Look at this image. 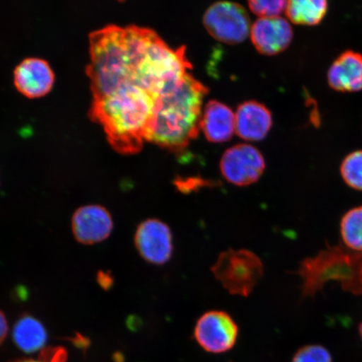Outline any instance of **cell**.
I'll list each match as a JSON object with an SVG mask.
<instances>
[{
    "label": "cell",
    "mask_w": 362,
    "mask_h": 362,
    "mask_svg": "<svg viewBox=\"0 0 362 362\" xmlns=\"http://www.w3.org/2000/svg\"><path fill=\"white\" fill-rule=\"evenodd\" d=\"M67 351L62 347L45 348L38 359L21 360L16 362H66Z\"/></svg>",
    "instance_id": "cell-21"
},
{
    "label": "cell",
    "mask_w": 362,
    "mask_h": 362,
    "mask_svg": "<svg viewBox=\"0 0 362 362\" xmlns=\"http://www.w3.org/2000/svg\"><path fill=\"white\" fill-rule=\"evenodd\" d=\"M76 241L86 245L104 241L112 233V216L105 207L89 205L76 210L71 221Z\"/></svg>",
    "instance_id": "cell-10"
},
{
    "label": "cell",
    "mask_w": 362,
    "mask_h": 362,
    "mask_svg": "<svg viewBox=\"0 0 362 362\" xmlns=\"http://www.w3.org/2000/svg\"><path fill=\"white\" fill-rule=\"evenodd\" d=\"M339 230L344 246L362 252V206L352 208L343 216Z\"/></svg>",
    "instance_id": "cell-17"
},
{
    "label": "cell",
    "mask_w": 362,
    "mask_h": 362,
    "mask_svg": "<svg viewBox=\"0 0 362 362\" xmlns=\"http://www.w3.org/2000/svg\"><path fill=\"white\" fill-rule=\"evenodd\" d=\"M89 40V116L116 151L138 153L149 142L161 98L192 69L185 49H172L155 31L136 25H107Z\"/></svg>",
    "instance_id": "cell-1"
},
{
    "label": "cell",
    "mask_w": 362,
    "mask_h": 362,
    "mask_svg": "<svg viewBox=\"0 0 362 362\" xmlns=\"http://www.w3.org/2000/svg\"><path fill=\"white\" fill-rule=\"evenodd\" d=\"M98 281L104 288H110L112 285V279L107 273L100 272L98 276Z\"/></svg>",
    "instance_id": "cell-23"
},
{
    "label": "cell",
    "mask_w": 362,
    "mask_h": 362,
    "mask_svg": "<svg viewBox=\"0 0 362 362\" xmlns=\"http://www.w3.org/2000/svg\"><path fill=\"white\" fill-rule=\"evenodd\" d=\"M255 48L264 55L273 56L286 49L293 40V30L282 17L260 18L251 28Z\"/></svg>",
    "instance_id": "cell-11"
},
{
    "label": "cell",
    "mask_w": 362,
    "mask_h": 362,
    "mask_svg": "<svg viewBox=\"0 0 362 362\" xmlns=\"http://www.w3.org/2000/svg\"><path fill=\"white\" fill-rule=\"evenodd\" d=\"M330 88L339 93H356L362 90V54L344 52L330 65L327 74Z\"/></svg>",
    "instance_id": "cell-12"
},
{
    "label": "cell",
    "mask_w": 362,
    "mask_h": 362,
    "mask_svg": "<svg viewBox=\"0 0 362 362\" xmlns=\"http://www.w3.org/2000/svg\"><path fill=\"white\" fill-rule=\"evenodd\" d=\"M303 297H314L325 284L337 282L344 291L362 296V252L344 245L329 246L300 262Z\"/></svg>",
    "instance_id": "cell-3"
},
{
    "label": "cell",
    "mask_w": 362,
    "mask_h": 362,
    "mask_svg": "<svg viewBox=\"0 0 362 362\" xmlns=\"http://www.w3.org/2000/svg\"><path fill=\"white\" fill-rule=\"evenodd\" d=\"M8 322L6 315L0 310V345L6 339L8 334Z\"/></svg>",
    "instance_id": "cell-22"
},
{
    "label": "cell",
    "mask_w": 362,
    "mask_h": 362,
    "mask_svg": "<svg viewBox=\"0 0 362 362\" xmlns=\"http://www.w3.org/2000/svg\"><path fill=\"white\" fill-rule=\"evenodd\" d=\"M135 247L144 260L161 266L170 262L174 255V239L168 224L161 220L149 218L136 229Z\"/></svg>",
    "instance_id": "cell-8"
},
{
    "label": "cell",
    "mask_w": 362,
    "mask_h": 362,
    "mask_svg": "<svg viewBox=\"0 0 362 362\" xmlns=\"http://www.w3.org/2000/svg\"><path fill=\"white\" fill-rule=\"evenodd\" d=\"M328 11L325 0H292L288 1L286 16L297 25H315L322 21Z\"/></svg>",
    "instance_id": "cell-16"
},
{
    "label": "cell",
    "mask_w": 362,
    "mask_h": 362,
    "mask_svg": "<svg viewBox=\"0 0 362 362\" xmlns=\"http://www.w3.org/2000/svg\"><path fill=\"white\" fill-rule=\"evenodd\" d=\"M47 338V332L42 323L29 315L21 316L13 329L16 345L28 354L43 350Z\"/></svg>",
    "instance_id": "cell-15"
},
{
    "label": "cell",
    "mask_w": 362,
    "mask_h": 362,
    "mask_svg": "<svg viewBox=\"0 0 362 362\" xmlns=\"http://www.w3.org/2000/svg\"><path fill=\"white\" fill-rule=\"evenodd\" d=\"M211 272L232 296L248 297L264 275V264L247 249H228L221 253Z\"/></svg>",
    "instance_id": "cell-4"
},
{
    "label": "cell",
    "mask_w": 362,
    "mask_h": 362,
    "mask_svg": "<svg viewBox=\"0 0 362 362\" xmlns=\"http://www.w3.org/2000/svg\"><path fill=\"white\" fill-rule=\"evenodd\" d=\"M203 23L212 37L226 44L241 43L251 33L245 8L235 3L214 4L204 15Z\"/></svg>",
    "instance_id": "cell-5"
},
{
    "label": "cell",
    "mask_w": 362,
    "mask_h": 362,
    "mask_svg": "<svg viewBox=\"0 0 362 362\" xmlns=\"http://www.w3.org/2000/svg\"><path fill=\"white\" fill-rule=\"evenodd\" d=\"M239 334L238 325L228 312L214 310L202 314L194 329V337L203 350L221 354L232 350Z\"/></svg>",
    "instance_id": "cell-6"
},
{
    "label": "cell",
    "mask_w": 362,
    "mask_h": 362,
    "mask_svg": "<svg viewBox=\"0 0 362 362\" xmlns=\"http://www.w3.org/2000/svg\"><path fill=\"white\" fill-rule=\"evenodd\" d=\"M341 175L348 187L362 192V151L352 152L344 158Z\"/></svg>",
    "instance_id": "cell-18"
},
{
    "label": "cell",
    "mask_w": 362,
    "mask_h": 362,
    "mask_svg": "<svg viewBox=\"0 0 362 362\" xmlns=\"http://www.w3.org/2000/svg\"><path fill=\"white\" fill-rule=\"evenodd\" d=\"M201 129L209 141L226 142L236 131V117L232 110L225 104L211 100L204 110Z\"/></svg>",
    "instance_id": "cell-14"
},
{
    "label": "cell",
    "mask_w": 362,
    "mask_h": 362,
    "mask_svg": "<svg viewBox=\"0 0 362 362\" xmlns=\"http://www.w3.org/2000/svg\"><path fill=\"white\" fill-rule=\"evenodd\" d=\"M220 168L229 183L247 187L259 180L265 170V160L257 149L249 144H238L224 153Z\"/></svg>",
    "instance_id": "cell-7"
},
{
    "label": "cell",
    "mask_w": 362,
    "mask_h": 362,
    "mask_svg": "<svg viewBox=\"0 0 362 362\" xmlns=\"http://www.w3.org/2000/svg\"><path fill=\"white\" fill-rule=\"evenodd\" d=\"M288 1H250L248 3L252 12L260 18L279 17L286 10Z\"/></svg>",
    "instance_id": "cell-20"
},
{
    "label": "cell",
    "mask_w": 362,
    "mask_h": 362,
    "mask_svg": "<svg viewBox=\"0 0 362 362\" xmlns=\"http://www.w3.org/2000/svg\"><path fill=\"white\" fill-rule=\"evenodd\" d=\"M235 117L238 135L247 141H260L264 139L273 124L268 108L255 101L241 104Z\"/></svg>",
    "instance_id": "cell-13"
},
{
    "label": "cell",
    "mask_w": 362,
    "mask_h": 362,
    "mask_svg": "<svg viewBox=\"0 0 362 362\" xmlns=\"http://www.w3.org/2000/svg\"><path fill=\"white\" fill-rule=\"evenodd\" d=\"M207 89L191 74L169 90L158 105L149 142L181 151L201 129L202 107Z\"/></svg>",
    "instance_id": "cell-2"
},
{
    "label": "cell",
    "mask_w": 362,
    "mask_h": 362,
    "mask_svg": "<svg viewBox=\"0 0 362 362\" xmlns=\"http://www.w3.org/2000/svg\"><path fill=\"white\" fill-rule=\"evenodd\" d=\"M13 83L19 92L29 98L45 96L55 83V74L49 62L42 58L23 60L13 71Z\"/></svg>",
    "instance_id": "cell-9"
},
{
    "label": "cell",
    "mask_w": 362,
    "mask_h": 362,
    "mask_svg": "<svg viewBox=\"0 0 362 362\" xmlns=\"http://www.w3.org/2000/svg\"><path fill=\"white\" fill-rule=\"evenodd\" d=\"M359 334H360V337H361V341H362V321H361V323L359 325Z\"/></svg>",
    "instance_id": "cell-24"
},
{
    "label": "cell",
    "mask_w": 362,
    "mask_h": 362,
    "mask_svg": "<svg viewBox=\"0 0 362 362\" xmlns=\"http://www.w3.org/2000/svg\"><path fill=\"white\" fill-rule=\"evenodd\" d=\"M292 362H332V356L323 346L308 345L296 353Z\"/></svg>",
    "instance_id": "cell-19"
}]
</instances>
